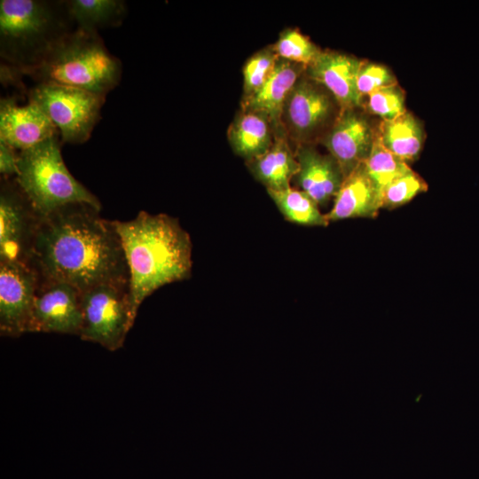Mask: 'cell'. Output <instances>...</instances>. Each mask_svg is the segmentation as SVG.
<instances>
[{
  "mask_svg": "<svg viewBox=\"0 0 479 479\" xmlns=\"http://www.w3.org/2000/svg\"><path fill=\"white\" fill-rule=\"evenodd\" d=\"M335 105L334 97L304 72L284 103L280 116L283 132L296 145L312 144L336 120L333 118Z\"/></svg>",
  "mask_w": 479,
  "mask_h": 479,
  "instance_id": "8",
  "label": "cell"
},
{
  "mask_svg": "<svg viewBox=\"0 0 479 479\" xmlns=\"http://www.w3.org/2000/svg\"><path fill=\"white\" fill-rule=\"evenodd\" d=\"M366 108L383 121L393 120L406 112L404 92L397 83L381 88L368 95Z\"/></svg>",
  "mask_w": 479,
  "mask_h": 479,
  "instance_id": "27",
  "label": "cell"
},
{
  "mask_svg": "<svg viewBox=\"0 0 479 479\" xmlns=\"http://www.w3.org/2000/svg\"><path fill=\"white\" fill-rule=\"evenodd\" d=\"M40 218L15 177H1L0 263L27 265Z\"/></svg>",
  "mask_w": 479,
  "mask_h": 479,
  "instance_id": "9",
  "label": "cell"
},
{
  "mask_svg": "<svg viewBox=\"0 0 479 479\" xmlns=\"http://www.w3.org/2000/svg\"><path fill=\"white\" fill-rule=\"evenodd\" d=\"M81 292L63 282H39L28 333L80 334Z\"/></svg>",
  "mask_w": 479,
  "mask_h": 479,
  "instance_id": "10",
  "label": "cell"
},
{
  "mask_svg": "<svg viewBox=\"0 0 479 479\" xmlns=\"http://www.w3.org/2000/svg\"><path fill=\"white\" fill-rule=\"evenodd\" d=\"M130 272V301L136 319L143 301L160 287L186 279L192 244L177 218L140 211L130 221L114 220Z\"/></svg>",
  "mask_w": 479,
  "mask_h": 479,
  "instance_id": "2",
  "label": "cell"
},
{
  "mask_svg": "<svg viewBox=\"0 0 479 479\" xmlns=\"http://www.w3.org/2000/svg\"><path fill=\"white\" fill-rule=\"evenodd\" d=\"M361 62L347 54L321 51L305 74L334 97L341 111L354 109L362 103L357 89Z\"/></svg>",
  "mask_w": 479,
  "mask_h": 479,
  "instance_id": "14",
  "label": "cell"
},
{
  "mask_svg": "<svg viewBox=\"0 0 479 479\" xmlns=\"http://www.w3.org/2000/svg\"><path fill=\"white\" fill-rule=\"evenodd\" d=\"M38 277L27 265L0 263V333L19 337L28 333Z\"/></svg>",
  "mask_w": 479,
  "mask_h": 479,
  "instance_id": "11",
  "label": "cell"
},
{
  "mask_svg": "<svg viewBox=\"0 0 479 479\" xmlns=\"http://www.w3.org/2000/svg\"><path fill=\"white\" fill-rule=\"evenodd\" d=\"M87 203H71L41 216L27 266L39 282H63L81 293L104 283H130L114 221Z\"/></svg>",
  "mask_w": 479,
  "mask_h": 479,
  "instance_id": "1",
  "label": "cell"
},
{
  "mask_svg": "<svg viewBox=\"0 0 479 479\" xmlns=\"http://www.w3.org/2000/svg\"><path fill=\"white\" fill-rule=\"evenodd\" d=\"M19 152L0 141V173L1 177H14L18 174Z\"/></svg>",
  "mask_w": 479,
  "mask_h": 479,
  "instance_id": "29",
  "label": "cell"
},
{
  "mask_svg": "<svg viewBox=\"0 0 479 479\" xmlns=\"http://www.w3.org/2000/svg\"><path fill=\"white\" fill-rule=\"evenodd\" d=\"M279 57L272 46L266 47L252 55L243 67V97L255 92L273 71Z\"/></svg>",
  "mask_w": 479,
  "mask_h": 479,
  "instance_id": "25",
  "label": "cell"
},
{
  "mask_svg": "<svg viewBox=\"0 0 479 479\" xmlns=\"http://www.w3.org/2000/svg\"><path fill=\"white\" fill-rule=\"evenodd\" d=\"M366 174L376 192L381 208L385 189L397 177L412 170L406 162L388 151L375 137L371 153L364 162Z\"/></svg>",
  "mask_w": 479,
  "mask_h": 479,
  "instance_id": "23",
  "label": "cell"
},
{
  "mask_svg": "<svg viewBox=\"0 0 479 479\" xmlns=\"http://www.w3.org/2000/svg\"><path fill=\"white\" fill-rule=\"evenodd\" d=\"M57 134V128L35 103L21 106L16 96L1 98L0 141L20 152Z\"/></svg>",
  "mask_w": 479,
  "mask_h": 479,
  "instance_id": "13",
  "label": "cell"
},
{
  "mask_svg": "<svg viewBox=\"0 0 479 479\" xmlns=\"http://www.w3.org/2000/svg\"><path fill=\"white\" fill-rule=\"evenodd\" d=\"M59 134L19 152V185L40 216L71 203H87L101 209L99 200L66 167Z\"/></svg>",
  "mask_w": 479,
  "mask_h": 479,
  "instance_id": "5",
  "label": "cell"
},
{
  "mask_svg": "<svg viewBox=\"0 0 479 479\" xmlns=\"http://www.w3.org/2000/svg\"><path fill=\"white\" fill-rule=\"evenodd\" d=\"M426 182L413 170L396 178L384 191L381 208L394 209L411 201L427 191Z\"/></svg>",
  "mask_w": 479,
  "mask_h": 479,
  "instance_id": "26",
  "label": "cell"
},
{
  "mask_svg": "<svg viewBox=\"0 0 479 479\" xmlns=\"http://www.w3.org/2000/svg\"><path fill=\"white\" fill-rule=\"evenodd\" d=\"M82 312L79 337L108 350L122 348L135 319L131 314L130 283H104L81 293Z\"/></svg>",
  "mask_w": 479,
  "mask_h": 479,
  "instance_id": "7",
  "label": "cell"
},
{
  "mask_svg": "<svg viewBox=\"0 0 479 479\" xmlns=\"http://www.w3.org/2000/svg\"><path fill=\"white\" fill-rule=\"evenodd\" d=\"M26 94L57 128L62 144L88 141L106 100V97L84 90L51 83H35Z\"/></svg>",
  "mask_w": 479,
  "mask_h": 479,
  "instance_id": "6",
  "label": "cell"
},
{
  "mask_svg": "<svg viewBox=\"0 0 479 479\" xmlns=\"http://www.w3.org/2000/svg\"><path fill=\"white\" fill-rule=\"evenodd\" d=\"M15 70L36 83L75 87L106 97L119 84L122 67L98 33L75 28L39 65L25 71Z\"/></svg>",
  "mask_w": 479,
  "mask_h": 479,
  "instance_id": "4",
  "label": "cell"
},
{
  "mask_svg": "<svg viewBox=\"0 0 479 479\" xmlns=\"http://www.w3.org/2000/svg\"><path fill=\"white\" fill-rule=\"evenodd\" d=\"M377 137L388 151L407 163L420 153L423 130L418 120L404 112L393 120L383 121Z\"/></svg>",
  "mask_w": 479,
  "mask_h": 479,
  "instance_id": "21",
  "label": "cell"
},
{
  "mask_svg": "<svg viewBox=\"0 0 479 479\" xmlns=\"http://www.w3.org/2000/svg\"><path fill=\"white\" fill-rule=\"evenodd\" d=\"M267 192L286 220L306 226L329 224L326 214L321 213L319 206L304 192L292 187Z\"/></svg>",
  "mask_w": 479,
  "mask_h": 479,
  "instance_id": "22",
  "label": "cell"
},
{
  "mask_svg": "<svg viewBox=\"0 0 479 479\" xmlns=\"http://www.w3.org/2000/svg\"><path fill=\"white\" fill-rule=\"evenodd\" d=\"M276 55L282 59L309 66L321 50L295 28L284 30L272 45Z\"/></svg>",
  "mask_w": 479,
  "mask_h": 479,
  "instance_id": "24",
  "label": "cell"
},
{
  "mask_svg": "<svg viewBox=\"0 0 479 479\" xmlns=\"http://www.w3.org/2000/svg\"><path fill=\"white\" fill-rule=\"evenodd\" d=\"M375 137L366 118L354 109L340 111L322 143L346 177L368 158Z\"/></svg>",
  "mask_w": 479,
  "mask_h": 479,
  "instance_id": "12",
  "label": "cell"
},
{
  "mask_svg": "<svg viewBox=\"0 0 479 479\" xmlns=\"http://www.w3.org/2000/svg\"><path fill=\"white\" fill-rule=\"evenodd\" d=\"M381 208L376 192L362 163L344 177L334 199V206L326 216L329 222L375 217Z\"/></svg>",
  "mask_w": 479,
  "mask_h": 479,
  "instance_id": "17",
  "label": "cell"
},
{
  "mask_svg": "<svg viewBox=\"0 0 479 479\" xmlns=\"http://www.w3.org/2000/svg\"><path fill=\"white\" fill-rule=\"evenodd\" d=\"M75 29L66 1L1 0L2 64L18 71L30 69Z\"/></svg>",
  "mask_w": 479,
  "mask_h": 479,
  "instance_id": "3",
  "label": "cell"
},
{
  "mask_svg": "<svg viewBox=\"0 0 479 479\" xmlns=\"http://www.w3.org/2000/svg\"><path fill=\"white\" fill-rule=\"evenodd\" d=\"M305 70L306 67L302 64L279 58L264 83L253 94L243 97L241 110L263 114L271 122L276 134L284 133L280 124L284 103Z\"/></svg>",
  "mask_w": 479,
  "mask_h": 479,
  "instance_id": "16",
  "label": "cell"
},
{
  "mask_svg": "<svg viewBox=\"0 0 479 479\" xmlns=\"http://www.w3.org/2000/svg\"><path fill=\"white\" fill-rule=\"evenodd\" d=\"M66 4L75 28L89 33L119 27L128 12L122 0H68Z\"/></svg>",
  "mask_w": 479,
  "mask_h": 479,
  "instance_id": "20",
  "label": "cell"
},
{
  "mask_svg": "<svg viewBox=\"0 0 479 479\" xmlns=\"http://www.w3.org/2000/svg\"><path fill=\"white\" fill-rule=\"evenodd\" d=\"M252 175L267 190L279 191L291 187L290 182L299 171L295 152L285 133L275 135L270 149L263 155L247 161Z\"/></svg>",
  "mask_w": 479,
  "mask_h": 479,
  "instance_id": "18",
  "label": "cell"
},
{
  "mask_svg": "<svg viewBox=\"0 0 479 479\" xmlns=\"http://www.w3.org/2000/svg\"><path fill=\"white\" fill-rule=\"evenodd\" d=\"M275 130L262 114L241 110L231 123L227 136L233 152L247 161L266 153L275 139Z\"/></svg>",
  "mask_w": 479,
  "mask_h": 479,
  "instance_id": "19",
  "label": "cell"
},
{
  "mask_svg": "<svg viewBox=\"0 0 479 479\" xmlns=\"http://www.w3.org/2000/svg\"><path fill=\"white\" fill-rule=\"evenodd\" d=\"M393 84H397V80L386 67L361 62L357 76V89L361 98L381 88Z\"/></svg>",
  "mask_w": 479,
  "mask_h": 479,
  "instance_id": "28",
  "label": "cell"
},
{
  "mask_svg": "<svg viewBox=\"0 0 479 479\" xmlns=\"http://www.w3.org/2000/svg\"><path fill=\"white\" fill-rule=\"evenodd\" d=\"M299 171L294 177L300 190L318 206L334 199L344 177L337 161L328 153H320L312 144L297 145Z\"/></svg>",
  "mask_w": 479,
  "mask_h": 479,
  "instance_id": "15",
  "label": "cell"
}]
</instances>
